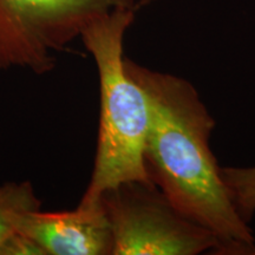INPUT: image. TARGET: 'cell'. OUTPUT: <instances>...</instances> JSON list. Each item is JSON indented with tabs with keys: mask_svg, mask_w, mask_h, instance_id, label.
Returning <instances> with one entry per match:
<instances>
[{
	"mask_svg": "<svg viewBox=\"0 0 255 255\" xmlns=\"http://www.w3.org/2000/svg\"><path fill=\"white\" fill-rule=\"evenodd\" d=\"M128 75L148 98L150 123L144 148L149 177L174 206L213 233L216 254H255V238L239 214L209 139L215 121L186 79L124 58Z\"/></svg>",
	"mask_w": 255,
	"mask_h": 255,
	"instance_id": "obj_1",
	"label": "cell"
},
{
	"mask_svg": "<svg viewBox=\"0 0 255 255\" xmlns=\"http://www.w3.org/2000/svg\"><path fill=\"white\" fill-rule=\"evenodd\" d=\"M137 9L116 8L89 25L81 36L97 65L101 92L94 170L81 202H94L105 190L128 181L152 182L144 162L150 123L148 98L124 68V34Z\"/></svg>",
	"mask_w": 255,
	"mask_h": 255,
	"instance_id": "obj_2",
	"label": "cell"
},
{
	"mask_svg": "<svg viewBox=\"0 0 255 255\" xmlns=\"http://www.w3.org/2000/svg\"><path fill=\"white\" fill-rule=\"evenodd\" d=\"M129 6L137 7L132 0H0V70L50 72L89 25Z\"/></svg>",
	"mask_w": 255,
	"mask_h": 255,
	"instance_id": "obj_3",
	"label": "cell"
},
{
	"mask_svg": "<svg viewBox=\"0 0 255 255\" xmlns=\"http://www.w3.org/2000/svg\"><path fill=\"white\" fill-rule=\"evenodd\" d=\"M114 255L218 253L219 240L184 215L154 182L128 181L102 193Z\"/></svg>",
	"mask_w": 255,
	"mask_h": 255,
	"instance_id": "obj_4",
	"label": "cell"
},
{
	"mask_svg": "<svg viewBox=\"0 0 255 255\" xmlns=\"http://www.w3.org/2000/svg\"><path fill=\"white\" fill-rule=\"evenodd\" d=\"M17 231L27 235L46 255H108L114 252L110 222L100 197L79 202L72 212H28Z\"/></svg>",
	"mask_w": 255,
	"mask_h": 255,
	"instance_id": "obj_5",
	"label": "cell"
},
{
	"mask_svg": "<svg viewBox=\"0 0 255 255\" xmlns=\"http://www.w3.org/2000/svg\"><path fill=\"white\" fill-rule=\"evenodd\" d=\"M40 208V201L30 182L6 183L0 187V245L17 231L19 219Z\"/></svg>",
	"mask_w": 255,
	"mask_h": 255,
	"instance_id": "obj_6",
	"label": "cell"
},
{
	"mask_svg": "<svg viewBox=\"0 0 255 255\" xmlns=\"http://www.w3.org/2000/svg\"><path fill=\"white\" fill-rule=\"evenodd\" d=\"M221 174L238 213L250 222L255 214V165L221 167Z\"/></svg>",
	"mask_w": 255,
	"mask_h": 255,
	"instance_id": "obj_7",
	"label": "cell"
},
{
	"mask_svg": "<svg viewBox=\"0 0 255 255\" xmlns=\"http://www.w3.org/2000/svg\"><path fill=\"white\" fill-rule=\"evenodd\" d=\"M0 255H46L37 242L15 231L0 245Z\"/></svg>",
	"mask_w": 255,
	"mask_h": 255,
	"instance_id": "obj_8",
	"label": "cell"
},
{
	"mask_svg": "<svg viewBox=\"0 0 255 255\" xmlns=\"http://www.w3.org/2000/svg\"><path fill=\"white\" fill-rule=\"evenodd\" d=\"M154 1H156V0H141V1H139L138 4H137V6H138V8H139V7H141V6H143V5L151 4V2H154Z\"/></svg>",
	"mask_w": 255,
	"mask_h": 255,
	"instance_id": "obj_9",
	"label": "cell"
}]
</instances>
